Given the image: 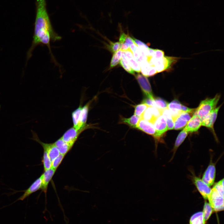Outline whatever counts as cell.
Segmentation results:
<instances>
[{"label": "cell", "instance_id": "cell-1", "mask_svg": "<svg viewBox=\"0 0 224 224\" xmlns=\"http://www.w3.org/2000/svg\"><path fill=\"white\" fill-rule=\"evenodd\" d=\"M45 0H36V14L32 44L28 52L30 58L32 52L38 45H46L55 64H58L51 51L50 42L60 40L62 37L54 30L47 11Z\"/></svg>", "mask_w": 224, "mask_h": 224}, {"label": "cell", "instance_id": "cell-21", "mask_svg": "<svg viewBox=\"0 0 224 224\" xmlns=\"http://www.w3.org/2000/svg\"><path fill=\"white\" fill-rule=\"evenodd\" d=\"M140 119L139 117L134 114L129 118H122L120 122L122 124H127L132 128H136Z\"/></svg>", "mask_w": 224, "mask_h": 224}, {"label": "cell", "instance_id": "cell-16", "mask_svg": "<svg viewBox=\"0 0 224 224\" xmlns=\"http://www.w3.org/2000/svg\"><path fill=\"white\" fill-rule=\"evenodd\" d=\"M56 170L51 168L44 170L41 175L42 178V184L41 189L46 194L49 183L54 175Z\"/></svg>", "mask_w": 224, "mask_h": 224}, {"label": "cell", "instance_id": "cell-39", "mask_svg": "<svg viewBox=\"0 0 224 224\" xmlns=\"http://www.w3.org/2000/svg\"><path fill=\"white\" fill-rule=\"evenodd\" d=\"M119 50L122 51L131 50L129 45L126 43L120 44V47Z\"/></svg>", "mask_w": 224, "mask_h": 224}, {"label": "cell", "instance_id": "cell-8", "mask_svg": "<svg viewBox=\"0 0 224 224\" xmlns=\"http://www.w3.org/2000/svg\"><path fill=\"white\" fill-rule=\"evenodd\" d=\"M156 131L155 140L156 141L160 140L162 136L167 131L166 119L164 116L161 115L155 120L153 123Z\"/></svg>", "mask_w": 224, "mask_h": 224}, {"label": "cell", "instance_id": "cell-12", "mask_svg": "<svg viewBox=\"0 0 224 224\" xmlns=\"http://www.w3.org/2000/svg\"><path fill=\"white\" fill-rule=\"evenodd\" d=\"M136 128L152 136L155 139L156 136V131L153 124L152 123L140 118Z\"/></svg>", "mask_w": 224, "mask_h": 224}, {"label": "cell", "instance_id": "cell-31", "mask_svg": "<svg viewBox=\"0 0 224 224\" xmlns=\"http://www.w3.org/2000/svg\"><path fill=\"white\" fill-rule=\"evenodd\" d=\"M65 155L60 154L59 155L51 161V168L56 170L62 161Z\"/></svg>", "mask_w": 224, "mask_h": 224}, {"label": "cell", "instance_id": "cell-18", "mask_svg": "<svg viewBox=\"0 0 224 224\" xmlns=\"http://www.w3.org/2000/svg\"><path fill=\"white\" fill-rule=\"evenodd\" d=\"M54 143L58 149L60 154L65 156L72 147L63 140L61 138L58 139Z\"/></svg>", "mask_w": 224, "mask_h": 224}, {"label": "cell", "instance_id": "cell-11", "mask_svg": "<svg viewBox=\"0 0 224 224\" xmlns=\"http://www.w3.org/2000/svg\"><path fill=\"white\" fill-rule=\"evenodd\" d=\"M216 176V168L214 164L211 162L203 174L202 180L209 187L214 184Z\"/></svg>", "mask_w": 224, "mask_h": 224}, {"label": "cell", "instance_id": "cell-29", "mask_svg": "<svg viewBox=\"0 0 224 224\" xmlns=\"http://www.w3.org/2000/svg\"><path fill=\"white\" fill-rule=\"evenodd\" d=\"M127 60L129 65L134 71L138 73L141 72L140 63L134 57Z\"/></svg>", "mask_w": 224, "mask_h": 224}, {"label": "cell", "instance_id": "cell-34", "mask_svg": "<svg viewBox=\"0 0 224 224\" xmlns=\"http://www.w3.org/2000/svg\"><path fill=\"white\" fill-rule=\"evenodd\" d=\"M120 44L119 42H110V44L108 45V48L113 53H114L120 49Z\"/></svg>", "mask_w": 224, "mask_h": 224}, {"label": "cell", "instance_id": "cell-10", "mask_svg": "<svg viewBox=\"0 0 224 224\" xmlns=\"http://www.w3.org/2000/svg\"><path fill=\"white\" fill-rule=\"evenodd\" d=\"M42 184V178L41 175L29 187L25 190L23 194L13 203L18 200H23L32 194L41 189Z\"/></svg>", "mask_w": 224, "mask_h": 224}, {"label": "cell", "instance_id": "cell-7", "mask_svg": "<svg viewBox=\"0 0 224 224\" xmlns=\"http://www.w3.org/2000/svg\"><path fill=\"white\" fill-rule=\"evenodd\" d=\"M135 76L144 94L147 97L154 100L151 85L147 77L140 74H138Z\"/></svg>", "mask_w": 224, "mask_h": 224}, {"label": "cell", "instance_id": "cell-15", "mask_svg": "<svg viewBox=\"0 0 224 224\" xmlns=\"http://www.w3.org/2000/svg\"><path fill=\"white\" fill-rule=\"evenodd\" d=\"M221 105L213 109L203 120L202 125L214 131L213 125L217 118L218 111Z\"/></svg>", "mask_w": 224, "mask_h": 224}, {"label": "cell", "instance_id": "cell-19", "mask_svg": "<svg viewBox=\"0 0 224 224\" xmlns=\"http://www.w3.org/2000/svg\"><path fill=\"white\" fill-rule=\"evenodd\" d=\"M189 133L184 128L179 133L175 141L173 150L174 155L179 147L184 141Z\"/></svg>", "mask_w": 224, "mask_h": 224}, {"label": "cell", "instance_id": "cell-25", "mask_svg": "<svg viewBox=\"0 0 224 224\" xmlns=\"http://www.w3.org/2000/svg\"><path fill=\"white\" fill-rule=\"evenodd\" d=\"M213 211L209 203L205 201L203 212V217L205 222L208 219Z\"/></svg>", "mask_w": 224, "mask_h": 224}, {"label": "cell", "instance_id": "cell-24", "mask_svg": "<svg viewBox=\"0 0 224 224\" xmlns=\"http://www.w3.org/2000/svg\"><path fill=\"white\" fill-rule=\"evenodd\" d=\"M140 118L149 121L153 124L156 119L152 113L150 106H148L143 112Z\"/></svg>", "mask_w": 224, "mask_h": 224}, {"label": "cell", "instance_id": "cell-30", "mask_svg": "<svg viewBox=\"0 0 224 224\" xmlns=\"http://www.w3.org/2000/svg\"><path fill=\"white\" fill-rule=\"evenodd\" d=\"M148 106L143 103L136 105L134 107V114L140 118Z\"/></svg>", "mask_w": 224, "mask_h": 224}, {"label": "cell", "instance_id": "cell-4", "mask_svg": "<svg viewBox=\"0 0 224 224\" xmlns=\"http://www.w3.org/2000/svg\"><path fill=\"white\" fill-rule=\"evenodd\" d=\"M31 132L32 137L30 139L38 142L41 145L43 150L46 151L48 152L51 161L59 155L60 153L59 150L54 143H48L43 142L40 140L37 134L35 131L31 130Z\"/></svg>", "mask_w": 224, "mask_h": 224}, {"label": "cell", "instance_id": "cell-20", "mask_svg": "<svg viewBox=\"0 0 224 224\" xmlns=\"http://www.w3.org/2000/svg\"><path fill=\"white\" fill-rule=\"evenodd\" d=\"M162 115L164 116L166 119L168 130L173 129L174 127V121L170 111L167 108L163 109Z\"/></svg>", "mask_w": 224, "mask_h": 224}, {"label": "cell", "instance_id": "cell-9", "mask_svg": "<svg viewBox=\"0 0 224 224\" xmlns=\"http://www.w3.org/2000/svg\"><path fill=\"white\" fill-rule=\"evenodd\" d=\"M193 180L194 185L202 197L204 199H208L211 190L210 187L199 177L194 176Z\"/></svg>", "mask_w": 224, "mask_h": 224}, {"label": "cell", "instance_id": "cell-23", "mask_svg": "<svg viewBox=\"0 0 224 224\" xmlns=\"http://www.w3.org/2000/svg\"><path fill=\"white\" fill-rule=\"evenodd\" d=\"M122 51L119 50L114 53L110 64V68H112L117 66L120 62Z\"/></svg>", "mask_w": 224, "mask_h": 224}, {"label": "cell", "instance_id": "cell-3", "mask_svg": "<svg viewBox=\"0 0 224 224\" xmlns=\"http://www.w3.org/2000/svg\"><path fill=\"white\" fill-rule=\"evenodd\" d=\"M220 97L219 94H217L212 98H206L202 100L198 106L195 109L194 114L197 116L202 121L216 108Z\"/></svg>", "mask_w": 224, "mask_h": 224}, {"label": "cell", "instance_id": "cell-35", "mask_svg": "<svg viewBox=\"0 0 224 224\" xmlns=\"http://www.w3.org/2000/svg\"><path fill=\"white\" fill-rule=\"evenodd\" d=\"M132 38L134 42L141 50L144 51L149 48L147 45L144 43L134 37Z\"/></svg>", "mask_w": 224, "mask_h": 224}, {"label": "cell", "instance_id": "cell-22", "mask_svg": "<svg viewBox=\"0 0 224 224\" xmlns=\"http://www.w3.org/2000/svg\"><path fill=\"white\" fill-rule=\"evenodd\" d=\"M203 213L198 212L193 214L189 220V224H205Z\"/></svg>", "mask_w": 224, "mask_h": 224}, {"label": "cell", "instance_id": "cell-13", "mask_svg": "<svg viewBox=\"0 0 224 224\" xmlns=\"http://www.w3.org/2000/svg\"><path fill=\"white\" fill-rule=\"evenodd\" d=\"M91 102V101H90L84 106H82L79 115L78 123L76 128V129H80L89 125L86 124V122Z\"/></svg>", "mask_w": 224, "mask_h": 224}, {"label": "cell", "instance_id": "cell-6", "mask_svg": "<svg viewBox=\"0 0 224 224\" xmlns=\"http://www.w3.org/2000/svg\"><path fill=\"white\" fill-rule=\"evenodd\" d=\"M92 127L91 125L82 128L77 129L72 127L67 130L61 138L63 140L73 147L80 134L85 130Z\"/></svg>", "mask_w": 224, "mask_h": 224}, {"label": "cell", "instance_id": "cell-14", "mask_svg": "<svg viewBox=\"0 0 224 224\" xmlns=\"http://www.w3.org/2000/svg\"><path fill=\"white\" fill-rule=\"evenodd\" d=\"M190 113L182 111L174 121V129L180 130L185 126L191 118Z\"/></svg>", "mask_w": 224, "mask_h": 224}, {"label": "cell", "instance_id": "cell-33", "mask_svg": "<svg viewBox=\"0 0 224 224\" xmlns=\"http://www.w3.org/2000/svg\"><path fill=\"white\" fill-rule=\"evenodd\" d=\"M141 72L142 75L147 77L148 74L150 65L147 61L140 63Z\"/></svg>", "mask_w": 224, "mask_h": 224}, {"label": "cell", "instance_id": "cell-28", "mask_svg": "<svg viewBox=\"0 0 224 224\" xmlns=\"http://www.w3.org/2000/svg\"><path fill=\"white\" fill-rule=\"evenodd\" d=\"M82 107V105H80L72 113V116L73 125V127L75 128L78 123L79 115Z\"/></svg>", "mask_w": 224, "mask_h": 224}, {"label": "cell", "instance_id": "cell-17", "mask_svg": "<svg viewBox=\"0 0 224 224\" xmlns=\"http://www.w3.org/2000/svg\"><path fill=\"white\" fill-rule=\"evenodd\" d=\"M202 122L197 116L194 114L187 123L184 128L189 133L196 132L202 126Z\"/></svg>", "mask_w": 224, "mask_h": 224}, {"label": "cell", "instance_id": "cell-37", "mask_svg": "<svg viewBox=\"0 0 224 224\" xmlns=\"http://www.w3.org/2000/svg\"><path fill=\"white\" fill-rule=\"evenodd\" d=\"M154 100H152L147 97L143 100L142 103L145 104L148 106L155 107Z\"/></svg>", "mask_w": 224, "mask_h": 224}, {"label": "cell", "instance_id": "cell-26", "mask_svg": "<svg viewBox=\"0 0 224 224\" xmlns=\"http://www.w3.org/2000/svg\"><path fill=\"white\" fill-rule=\"evenodd\" d=\"M119 63L122 67L127 72L132 75H135L134 71L129 65L128 60L123 53Z\"/></svg>", "mask_w": 224, "mask_h": 224}, {"label": "cell", "instance_id": "cell-36", "mask_svg": "<svg viewBox=\"0 0 224 224\" xmlns=\"http://www.w3.org/2000/svg\"><path fill=\"white\" fill-rule=\"evenodd\" d=\"M164 56V52L163 50L158 49H155L153 57L155 59H158L161 58Z\"/></svg>", "mask_w": 224, "mask_h": 224}, {"label": "cell", "instance_id": "cell-27", "mask_svg": "<svg viewBox=\"0 0 224 224\" xmlns=\"http://www.w3.org/2000/svg\"><path fill=\"white\" fill-rule=\"evenodd\" d=\"M43 154L42 159V162L43 165L44 171L48 170L51 168V161L49 157L48 152L43 150Z\"/></svg>", "mask_w": 224, "mask_h": 224}, {"label": "cell", "instance_id": "cell-38", "mask_svg": "<svg viewBox=\"0 0 224 224\" xmlns=\"http://www.w3.org/2000/svg\"><path fill=\"white\" fill-rule=\"evenodd\" d=\"M157 70L154 65H150L147 77L152 76L157 73Z\"/></svg>", "mask_w": 224, "mask_h": 224}, {"label": "cell", "instance_id": "cell-5", "mask_svg": "<svg viewBox=\"0 0 224 224\" xmlns=\"http://www.w3.org/2000/svg\"><path fill=\"white\" fill-rule=\"evenodd\" d=\"M179 58L164 56L160 59L155 58L153 65L157 72H160L169 69Z\"/></svg>", "mask_w": 224, "mask_h": 224}, {"label": "cell", "instance_id": "cell-32", "mask_svg": "<svg viewBox=\"0 0 224 224\" xmlns=\"http://www.w3.org/2000/svg\"><path fill=\"white\" fill-rule=\"evenodd\" d=\"M155 107L160 109H164L167 108L168 103L164 100L160 98H154Z\"/></svg>", "mask_w": 224, "mask_h": 224}, {"label": "cell", "instance_id": "cell-2", "mask_svg": "<svg viewBox=\"0 0 224 224\" xmlns=\"http://www.w3.org/2000/svg\"><path fill=\"white\" fill-rule=\"evenodd\" d=\"M213 211L218 212L224 209V179L216 183L208 199Z\"/></svg>", "mask_w": 224, "mask_h": 224}]
</instances>
